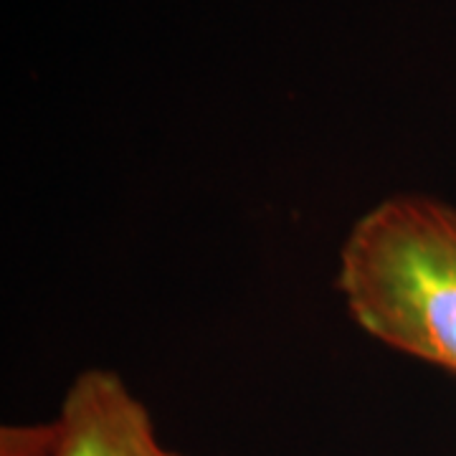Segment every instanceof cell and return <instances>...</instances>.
Wrapping results in <instances>:
<instances>
[{
	"label": "cell",
	"instance_id": "cell-1",
	"mask_svg": "<svg viewBox=\"0 0 456 456\" xmlns=\"http://www.w3.org/2000/svg\"><path fill=\"white\" fill-rule=\"evenodd\" d=\"M335 289L368 338L456 375V206L378 200L342 239Z\"/></svg>",
	"mask_w": 456,
	"mask_h": 456
},
{
	"label": "cell",
	"instance_id": "cell-2",
	"mask_svg": "<svg viewBox=\"0 0 456 456\" xmlns=\"http://www.w3.org/2000/svg\"><path fill=\"white\" fill-rule=\"evenodd\" d=\"M51 424V456H188L165 446L145 403L110 368L77 375Z\"/></svg>",
	"mask_w": 456,
	"mask_h": 456
}]
</instances>
